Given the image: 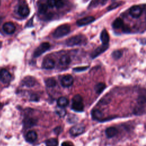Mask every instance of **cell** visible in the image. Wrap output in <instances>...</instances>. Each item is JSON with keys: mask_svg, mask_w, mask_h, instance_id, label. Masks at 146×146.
Instances as JSON below:
<instances>
[{"mask_svg": "<svg viewBox=\"0 0 146 146\" xmlns=\"http://www.w3.org/2000/svg\"><path fill=\"white\" fill-rule=\"evenodd\" d=\"M86 37L83 35L79 34L68 38L66 40V44L68 46H75L83 44L84 43H86Z\"/></svg>", "mask_w": 146, "mask_h": 146, "instance_id": "obj_1", "label": "cell"}, {"mask_svg": "<svg viewBox=\"0 0 146 146\" xmlns=\"http://www.w3.org/2000/svg\"><path fill=\"white\" fill-rule=\"evenodd\" d=\"M70 26L68 24H63L58 26L53 32L52 36L55 38H62L67 35L70 31Z\"/></svg>", "mask_w": 146, "mask_h": 146, "instance_id": "obj_2", "label": "cell"}, {"mask_svg": "<svg viewBox=\"0 0 146 146\" xmlns=\"http://www.w3.org/2000/svg\"><path fill=\"white\" fill-rule=\"evenodd\" d=\"M72 109L77 112H82L84 110V104L82 97L79 95H75L72 99Z\"/></svg>", "mask_w": 146, "mask_h": 146, "instance_id": "obj_3", "label": "cell"}, {"mask_svg": "<svg viewBox=\"0 0 146 146\" xmlns=\"http://www.w3.org/2000/svg\"><path fill=\"white\" fill-rule=\"evenodd\" d=\"M50 47V44L48 42H43L40 44L34 51L33 56L34 58H38L44 52L47 51Z\"/></svg>", "mask_w": 146, "mask_h": 146, "instance_id": "obj_4", "label": "cell"}, {"mask_svg": "<svg viewBox=\"0 0 146 146\" xmlns=\"http://www.w3.org/2000/svg\"><path fill=\"white\" fill-rule=\"evenodd\" d=\"M84 131V126L81 124L74 125L70 129V133L72 136H78L82 133Z\"/></svg>", "mask_w": 146, "mask_h": 146, "instance_id": "obj_5", "label": "cell"}, {"mask_svg": "<svg viewBox=\"0 0 146 146\" xmlns=\"http://www.w3.org/2000/svg\"><path fill=\"white\" fill-rule=\"evenodd\" d=\"M11 75L6 69H2L0 71V79L3 83H8L11 80Z\"/></svg>", "mask_w": 146, "mask_h": 146, "instance_id": "obj_6", "label": "cell"}, {"mask_svg": "<svg viewBox=\"0 0 146 146\" xmlns=\"http://www.w3.org/2000/svg\"><path fill=\"white\" fill-rule=\"evenodd\" d=\"M129 12L131 17L135 18H137L141 15L142 10L139 6L135 5L130 8Z\"/></svg>", "mask_w": 146, "mask_h": 146, "instance_id": "obj_7", "label": "cell"}, {"mask_svg": "<svg viewBox=\"0 0 146 146\" xmlns=\"http://www.w3.org/2000/svg\"><path fill=\"white\" fill-rule=\"evenodd\" d=\"M2 29L4 32H5L6 34H13L15 32L16 29L15 25L12 22H10L5 23L3 25Z\"/></svg>", "mask_w": 146, "mask_h": 146, "instance_id": "obj_8", "label": "cell"}, {"mask_svg": "<svg viewBox=\"0 0 146 146\" xmlns=\"http://www.w3.org/2000/svg\"><path fill=\"white\" fill-rule=\"evenodd\" d=\"M95 21V18L92 16H88L80 19L76 21V24L79 26H83L91 23Z\"/></svg>", "mask_w": 146, "mask_h": 146, "instance_id": "obj_9", "label": "cell"}, {"mask_svg": "<svg viewBox=\"0 0 146 146\" xmlns=\"http://www.w3.org/2000/svg\"><path fill=\"white\" fill-rule=\"evenodd\" d=\"M73 82V78L70 75H66L64 76L61 79V84L64 87H68L71 86Z\"/></svg>", "mask_w": 146, "mask_h": 146, "instance_id": "obj_10", "label": "cell"}, {"mask_svg": "<svg viewBox=\"0 0 146 146\" xmlns=\"http://www.w3.org/2000/svg\"><path fill=\"white\" fill-rule=\"evenodd\" d=\"M108 47V44H102V46L98 47L96 48L91 54V56L92 59L97 57L99 55H100L102 53L104 52Z\"/></svg>", "mask_w": 146, "mask_h": 146, "instance_id": "obj_11", "label": "cell"}, {"mask_svg": "<svg viewBox=\"0 0 146 146\" xmlns=\"http://www.w3.org/2000/svg\"><path fill=\"white\" fill-rule=\"evenodd\" d=\"M22 83L23 86H25L27 87H31L35 84L36 80L33 77L31 76H26L22 80Z\"/></svg>", "mask_w": 146, "mask_h": 146, "instance_id": "obj_12", "label": "cell"}, {"mask_svg": "<svg viewBox=\"0 0 146 146\" xmlns=\"http://www.w3.org/2000/svg\"><path fill=\"white\" fill-rule=\"evenodd\" d=\"M18 14L22 17H26L30 13V9L26 5H21L18 9Z\"/></svg>", "mask_w": 146, "mask_h": 146, "instance_id": "obj_13", "label": "cell"}, {"mask_svg": "<svg viewBox=\"0 0 146 146\" xmlns=\"http://www.w3.org/2000/svg\"><path fill=\"white\" fill-rule=\"evenodd\" d=\"M55 66V62L52 59L46 58L42 63V67L44 69H52Z\"/></svg>", "mask_w": 146, "mask_h": 146, "instance_id": "obj_14", "label": "cell"}, {"mask_svg": "<svg viewBox=\"0 0 146 146\" xmlns=\"http://www.w3.org/2000/svg\"><path fill=\"white\" fill-rule=\"evenodd\" d=\"M37 133L34 131H30L26 135V139L29 143L34 142L37 139Z\"/></svg>", "mask_w": 146, "mask_h": 146, "instance_id": "obj_15", "label": "cell"}, {"mask_svg": "<svg viewBox=\"0 0 146 146\" xmlns=\"http://www.w3.org/2000/svg\"><path fill=\"white\" fill-rule=\"evenodd\" d=\"M107 1H108V0H92L89 5L88 8L92 9V8L98 7L100 5L103 6V5H105Z\"/></svg>", "mask_w": 146, "mask_h": 146, "instance_id": "obj_16", "label": "cell"}, {"mask_svg": "<svg viewBox=\"0 0 146 146\" xmlns=\"http://www.w3.org/2000/svg\"><path fill=\"white\" fill-rule=\"evenodd\" d=\"M100 39L103 44H108L110 38L107 31L106 29H104L100 34Z\"/></svg>", "mask_w": 146, "mask_h": 146, "instance_id": "obj_17", "label": "cell"}, {"mask_svg": "<svg viewBox=\"0 0 146 146\" xmlns=\"http://www.w3.org/2000/svg\"><path fill=\"white\" fill-rule=\"evenodd\" d=\"M117 133V130L116 128L111 127L106 129V134L107 136L109 138H111L116 136Z\"/></svg>", "mask_w": 146, "mask_h": 146, "instance_id": "obj_18", "label": "cell"}, {"mask_svg": "<svg viewBox=\"0 0 146 146\" xmlns=\"http://www.w3.org/2000/svg\"><path fill=\"white\" fill-rule=\"evenodd\" d=\"M36 123V120L33 118H26L23 120V124L26 128H30Z\"/></svg>", "mask_w": 146, "mask_h": 146, "instance_id": "obj_19", "label": "cell"}, {"mask_svg": "<svg viewBox=\"0 0 146 146\" xmlns=\"http://www.w3.org/2000/svg\"><path fill=\"white\" fill-rule=\"evenodd\" d=\"M103 116L102 112L98 109H95L92 111V117L94 119L100 120L103 117Z\"/></svg>", "mask_w": 146, "mask_h": 146, "instance_id": "obj_20", "label": "cell"}, {"mask_svg": "<svg viewBox=\"0 0 146 146\" xmlns=\"http://www.w3.org/2000/svg\"><path fill=\"white\" fill-rule=\"evenodd\" d=\"M57 104L59 107H66L68 104V100L64 96L60 97L57 101Z\"/></svg>", "mask_w": 146, "mask_h": 146, "instance_id": "obj_21", "label": "cell"}, {"mask_svg": "<svg viewBox=\"0 0 146 146\" xmlns=\"http://www.w3.org/2000/svg\"><path fill=\"white\" fill-rule=\"evenodd\" d=\"M59 62L62 66H67L71 62L70 57L67 55H62L59 60Z\"/></svg>", "mask_w": 146, "mask_h": 146, "instance_id": "obj_22", "label": "cell"}, {"mask_svg": "<svg viewBox=\"0 0 146 146\" xmlns=\"http://www.w3.org/2000/svg\"><path fill=\"white\" fill-rule=\"evenodd\" d=\"M124 26V22L121 18H116L112 23V27L115 29L122 28Z\"/></svg>", "mask_w": 146, "mask_h": 146, "instance_id": "obj_23", "label": "cell"}, {"mask_svg": "<svg viewBox=\"0 0 146 146\" xmlns=\"http://www.w3.org/2000/svg\"><path fill=\"white\" fill-rule=\"evenodd\" d=\"M106 84L104 83H99L95 86V90L98 94H100L106 88Z\"/></svg>", "mask_w": 146, "mask_h": 146, "instance_id": "obj_24", "label": "cell"}, {"mask_svg": "<svg viewBox=\"0 0 146 146\" xmlns=\"http://www.w3.org/2000/svg\"><path fill=\"white\" fill-rule=\"evenodd\" d=\"M46 146H58V141L55 138H51L46 141Z\"/></svg>", "mask_w": 146, "mask_h": 146, "instance_id": "obj_25", "label": "cell"}, {"mask_svg": "<svg viewBox=\"0 0 146 146\" xmlns=\"http://www.w3.org/2000/svg\"><path fill=\"white\" fill-rule=\"evenodd\" d=\"M45 83L47 87H53L55 86L56 84V82L53 78H50L46 80Z\"/></svg>", "mask_w": 146, "mask_h": 146, "instance_id": "obj_26", "label": "cell"}, {"mask_svg": "<svg viewBox=\"0 0 146 146\" xmlns=\"http://www.w3.org/2000/svg\"><path fill=\"white\" fill-rule=\"evenodd\" d=\"M144 112V106L139 105L137 107H136V108L134 110V113L136 115H141L143 114Z\"/></svg>", "mask_w": 146, "mask_h": 146, "instance_id": "obj_27", "label": "cell"}, {"mask_svg": "<svg viewBox=\"0 0 146 146\" xmlns=\"http://www.w3.org/2000/svg\"><path fill=\"white\" fill-rule=\"evenodd\" d=\"M47 11V5L45 3H42L39 6L38 11L41 14H45Z\"/></svg>", "mask_w": 146, "mask_h": 146, "instance_id": "obj_28", "label": "cell"}, {"mask_svg": "<svg viewBox=\"0 0 146 146\" xmlns=\"http://www.w3.org/2000/svg\"><path fill=\"white\" fill-rule=\"evenodd\" d=\"M55 112L60 117H63V116H65V115L66 113V111L64 110V108L63 107H59V106L56 109Z\"/></svg>", "mask_w": 146, "mask_h": 146, "instance_id": "obj_29", "label": "cell"}, {"mask_svg": "<svg viewBox=\"0 0 146 146\" xmlns=\"http://www.w3.org/2000/svg\"><path fill=\"white\" fill-rule=\"evenodd\" d=\"M112 56L113 59H118L122 56V52L120 50H116L112 52Z\"/></svg>", "mask_w": 146, "mask_h": 146, "instance_id": "obj_30", "label": "cell"}, {"mask_svg": "<svg viewBox=\"0 0 146 146\" xmlns=\"http://www.w3.org/2000/svg\"><path fill=\"white\" fill-rule=\"evenodd\" d=\"M137 102L138 104L139 105H141V106H144L145 103V98L144 96H141L140 97H139L138 100H137Z\"/></svg>", "mask_w": 146, "mask_h": 146, "instance_id": "obj_31", "label": "cell"}, {"mask_svg": "<svg viewBox=\"0 0 146 146\" xmlns=\"http://www.w3.org/2000/svg\"><path fill=\"white\" fill-rule=\"evenodd\" d=\"M121 3H119V2H116V3H112V5H111L110 6L108 7L107 9L108 10H113L114 9H116L117 8L118 6H120Z\"/></svg>", "mask_w": 146, "mask_h": 146, "instance_id": "obj_32", "label": "cell"}, {"mask_svg": "<svg viewBox=\"0 0 146 146\" xmlns=\"http://www.w3.org/2000/svg\"><path fill=\"white\" fill-rule=\"evenodd\" d=\"M64 6V2L63 0H56L55 6L58 9L62 8Z\"/></svg>", "mask_w": 146, "mask_h": 146, "instance_id": "obj_33", "label": "cell"}, {"mask_svg": "<svg viewBox=\"0 0 146 146\" xmlns=\"http://www.w3.org/2000/svg\"><path fill=\"white\" fill-rule=\"evenodd\" d=\"M56 0H47V5L50 7H54L55 6Z\"/></svg>", "mask_w": 146, "mask_h": 146, "instance_id": "obj_34", "label": "cell"}, {"mask_svg": "<svg viewBox=\"0 0 146 146\" xmlns=\"http://www.w3.org/2000/svg\"><path fill=\"white\" fill-rule=\"evenodd\" d=\"M62 128L60 127H56L55 128H54V132L58 135L60 133V132H62Z\"/></svg>", "mask_w": 146, "mask_h": 146, "instance_id": "obj_35", "label": "cell"}, {"mask_svg": "<svg viewBox=\"0 0 146 146\" xmlns=\"http://www.w3.org/2000/svg\"><path fill=\"white\" fill-rule=\"evenodd\" d=\"M61 146H74L73 144L70 141H64L62 143Z\"/></svg>", "mask_w": 146, "mask_h": 146, "instance_id": "obj_36", "label": "cell"}, {"mask_svg": "<svg viewBox=\"0 0 146 146\" xmlns=\"http://www.w3.org/2000/svg\"><path fill=\"white\" fill-rule=\"evenodd\" d=\"M39 99V98L38 97V96L36 95H32L30 97V100L31 101H38Z\"/></svg>", "mask_w": 146, "mask_h": 146, "instance_id": "obj_37", "label": "cell"}, {"mask_svg": "<svg viewBox=\"0 0 146 146\" xmlns=\"http://www.w3.org/2000/svg\"><path fill=\"white\" fill-rule=\"evenodd\" d=\"M87 67H77V68H74V70L75 71H81L83 70H84L86 69H87Z\"/></svg>", "mask_w": 146, "mask_h": 146, "instance_id": "obj_38", "label": "cell"}, {"mask_svg": "<svg viewBox=\"0 0 146 146\" xmlns=\"http://www.w3.org/2000/svg\"><path fill=\"white\" fill-rule=\"evenodd\" d=\"M1 104L0 103V107H1Z\"/></svg>", "mask_w": 146, "mask_h": 146, "instance_id": "obj_39", "label": "cell"}, {"mask_svg": "<svg viewBox=\"0 0 146 146\" xmlns=\"http://www.w3.org/2000/svg\"><path fill=\"white\" fill-rule=\"evenodd\" d=\"M0 4H1V1H0Z\"/></svg>", "mask_w": 146, "mask_h": 146, "instance_id": "obj_40", "label": "cell"}]
</instances>
